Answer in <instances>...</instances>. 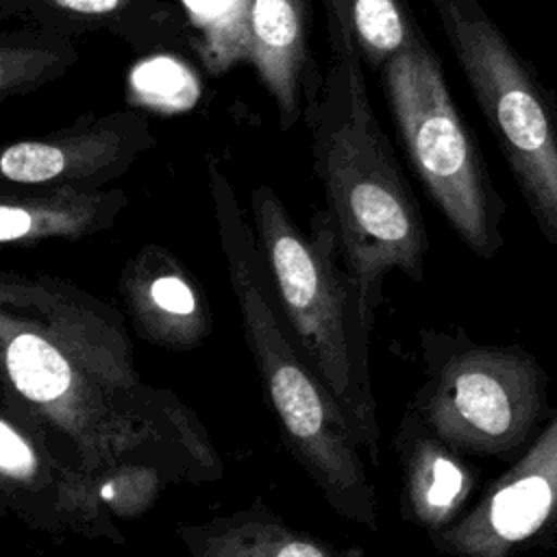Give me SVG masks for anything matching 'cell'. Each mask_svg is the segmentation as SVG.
Segmentation results:
<instances>
[{
	"label": "cell",
	"instance_id": "cell-1",
	"mask_svg": "<svg viewBox=\"0 0 557 557\" xmlns=\"http://www.w3.org/2000/svg\"><path fill=\"white\" fill-rule=\"evenodd\" d=\"M326 13L333 63L309 115L313 170L337 231L344 268L357 283L361 309L374 326L383 278L403 272L420 283L429 250L420 205L383 133L366 85L363 61L337 0Z\"/></svg>",
	"mask_w": 557,
	"mask_h": 557
},
{
	"label": "cell",
	"instance_id": "cell-2",
	"mask_svg": "<svg viewBox=\"0 0 557 557\" xmlns=\"http://www.w3.org/2000/svg\"><path fill=\"white\" fill-rule=\"evenodd\" d=\"M207 170L244 342L278 420L281 437L337 516L376 531V490L352 424L294 344L257 231L244 220L228 176L215 159H207Z\"/></svg>",
	"mask_w": 557,
	"mask_h": 557
},
{
	"label": "cell",
	"instance_id": "cell-3",
	"mask_svg": "<svg viewBox=\"0 0 557 557\" xmlns=\"http://www.w3.org/2000/svg\"><path fill=\"white\" fill-rule=\"evenodd\" d=\"M2 385L81 455L91 474L154 463L176 481H218L222 459L194 409L174 392H117L76 366L28 315L0 305Z\"/></svg>",
	"mask_w": 557,
	"mask_h": 557
},
{
	"label": "cell",
	"instance_id": "cell-4",
	"mask_svg": "<svg viewBox=\"0 0 557 557\" xmlns=\"http://www.w3.org/2000/svg\"><path fill=\"white\" fill-rule=\"evenodd\" d=\"M250 211L285 326L376 466L381 431L370 379L372 326L342 263L335 224L326 209H318L305 233L268 185L250 191Z\"/></svg>",
	"mask_w": 557,
	"mask_h": 557
},
{
	"label": "cell",
	"instance_id": "cell-5",
	"mask_svg": "<svg viewBox=\"0 0 557 557\" xmlns=\"http://www.w3.org/2000/svg\"><path fill=\"white\" fill-rule=\"evenodd\" d=\"M431 4L537 228L557 250L555 91L481 0Z\"/></svg>",
	"mask_w": 557,
	"mask_h": 557
},
{
	"label": "cell",
	"instance_id": "cell-6",
	"mask_svg": "<svg viewBox=\"0 0 557 557\" xmlns=\"http://www.w3.org/2000/svg\"><path fill=\"white\" fill-rule=\"evenodd\" d=\"M381 74L396 131L429 198L476 257H496L507 205L450 96L442 59L420 33Z\"/></svg>",
	"mask_w": 557,
	"mask_h": 557
},
{
	"label": "cell",
	"instance_id": "cell-7",
	"mask_svg": "<svg viewBox=\"0 0 557 557\" xmlns=\"http://www.w3.org/2000/svg\"><path fill=\"white\" fill-rule=\"evenodd\" d=\"M424 381L409 407L461 455L503 457L546 413L548 376L518 344H476L461 329L420 331Z\"/></svg>",
	"mask_w": 557,
	"mask_h": 557
},
{
	"label": "cell",
	"instance_id": "cell-8",
	"mask_svg": "<svg viewBox=\"0 0 557 557\" xmlns=\"http://www.w3.org/2000/svg\"><path fill=\"white\" fill-rule=\"evenodd\" d=\"M0 509L35 531L72 533L115 546L126 542L76 448L4 385Z\"/></svg>",
	"mask_w": 557,
	"mask_h": 557
},
{
	"label": "cell",
	"instance_id": "cell-9",
	"mask_svg": "<svg viewBox=\"0 0 557 557\" xmlns=\"http://www.w3.org/2000/svg\"><path fill=\"white\" fill-rule=\"evenodd\" d=\"M557 533V413L485 492L446 529L431 533L450 557H511Z\"/></svg>",
	"mask_w": 557,
	"mask_h": 557
},
{
	"label": "cell",
	"instance_id": "cell-10",
	"mask_svg": "<svg viewBox=\"0 0 557 557\" xmlns=\"http://www.w3.org/2000/svg\"><path fill=\"white\" fill-rule=\"evenodd\" d=\"M0 305L37 322L63 355L104 385L128 394L154 389L135 370L133 344L120 311L87 289L46 272L4 270Z\"/></svg>",
	"mask_w": 557,
	"mask_h": 557
},
{
	"label": "cell",
	"instance_id": "cell-11",
	"mask_svg": "<svg viewBox=\"0 0 557 557\" xmlns=\"http://www.w3.org/2000/svg\"><path fill=\"white\" fill-rule=\"evenodd\" d=\"M154 144L144 115L117 111L9 144L0 154V174L7 183L24 187L104 189Z\"/></svg>",
	"mask_w": 557,
	"mask_h": 557
},
{
	"label": "cell",
	"instance_id": "cell-12",
	"mask_svg": "<svg viewBox=\"0 0 557 557\" xmlns=\"http://www.w3.org/2000/svg\"><path fill=\"white\" fill-rule=\"evenodd\" d=\"M117 292L139 337L189 352L213 331L209 298L185 263L161 244H144L122 265Z\"/></svg>",
	"mask_w": 557,
	"mask_h": 557
},
{
	"label": "cell",
	"instance_id": "cell-13",
	"mask_svg": "<svg viewBox=\"0 0 557 557\" xmlns=\"http://www.w3.org/2000/svg\"><path fill=\"white\" fill-rule=\"evenodd\" d=\"M248 61L276 104L281 131L309 120L324 74L307 44V0H248Z\"/></svg>",
	"mask_w": 557,
	"mask_h": 557
},
{
	"label": "cell",
	"instance_id": "cell-14",
	"mask_svg": "<svg viewBox=\"0 0 557 557\" xmlns=\"http://www.w3.org/2000/svg\"><path fill=\"white\" fill-rule=\"evenodd\" d=\"M400 468V516L426 535L453 524L476 485L463 455L442 442L407 407L392 440Z\"/></svg>",
	"mask_w": 557,
	"mask_h": 557
},
{
	"label": "cell",
	"instance_id": "cell-15",
	"mask_svg": "<svg viewBox=\"0 0 557 557\" xmlns=\"http://www.w3.org/2000/svg\"><path fill=\"white\" fill-rule=\"evenodd\" d=\"M122 189L39 187L35 194H2L0 242L33 246L46 239H83L113 226L126 209Z\"/></svg>",
	"mask_w": 557,
	"mask_h": 557
},
{
	"label": "cell",
	"instance_id": "cell-16",
	"mask_svg": "<svg viewBox=\"0 0 557 557\" xmlns=\"http://www.w3.org/2000/svg\"><path fill=\"white\" fill-rule=\"evenodd\" d=\"M174 533L189 557H363L289 527L261 498L202 522H178Z\"/></svg>",
	"mask_w": 557,
	"mask_h": 557
},
{
	"label": "cell",
	"instance_id": "cell-17",
	"mask_svg": "<svg viewBox=\"0 0 557 557\" xmlns=\"http://www.w3.org/2000/svg\"><path fill=\"white\" fill-rule=\"evenodd\" d=\"M359 57L370 70L381 72L385 63L405 50L422 30L411 20L405 0H337Z\"/></svg>",
	"mask_w": 557,
	"mask_h": 557
},
{
	"label": "cell",
	"instance_id": "cell-18",
	"mask_svg": "<svg viewBox=\"0 0 557 557\" xmlns=\"http://www.w3.org/2000/svg\"><path fill=\"white\" fill-rule=\"evenodd\" d=\"M74 48L52 37H11L0 44V96L2 100L41 87L57 78L74 61Z\"/></svg>",
	"mask_w": 557,
	"mask_h": 557
},
{
	"label": "cell",
	"instance_id": "cell-19",
	"mask_svg": "<svg viewBox=\"0 0 557 557\" xmlns=\"http://www.w3.org/2000/svg\"><path fill=\"white\" fill-rule=\"evenodd\" d=\"M191 24L202 35L207 65L224 67L248 59V0H183Z\"/></svg>",
	"mask_w": 557,
	"mask_h": 557
},
{
	"label": "cell",
	"instance_id": "cell-20",
	"mask_svg": "<svg viewBox=\"0 0 557 557\" xmlns=\"http://www.w3.org/2000/svg\"><path fill=\"white\" fill-rule=\"evenodd\" d=\"M94 476L111 516L124 520L148 513L165 485L176 483L168 470L144 461H126Z\"/></svg>",
	"mask_w": 557,
	"mask_h": 557
},
{
	"label": "cell",
	"instance_id": "cell-21",
	"mask_svg": "<svg viewBox=\"0 0 557 557\" xmlns=\"http://www.w3.org/2000/svg\"><path fill=\"white\" fill-rule=\"evenodd\" d=\"M131 91L148 107L187 109L196 100V78L174 59H148L131 74Z\"/></svg>",
	"mask_w": 557,
	"mask_h": 557
},
{
	"label": "cell",
	"instance_id": "cell-22",
	"mask_svg": "<svg viewBox=\"0 0 557 557\" xmlns=\"http://www.w3.org/2000/svg\"><path fill=\"white\" fill-rule=\"evenodd\" d=\"M133 0H41L48 9L76 17H104L126 9Z\"/></svg>",
	"mask_w": 557,
	"mask_h": 557
}]
</instances>
